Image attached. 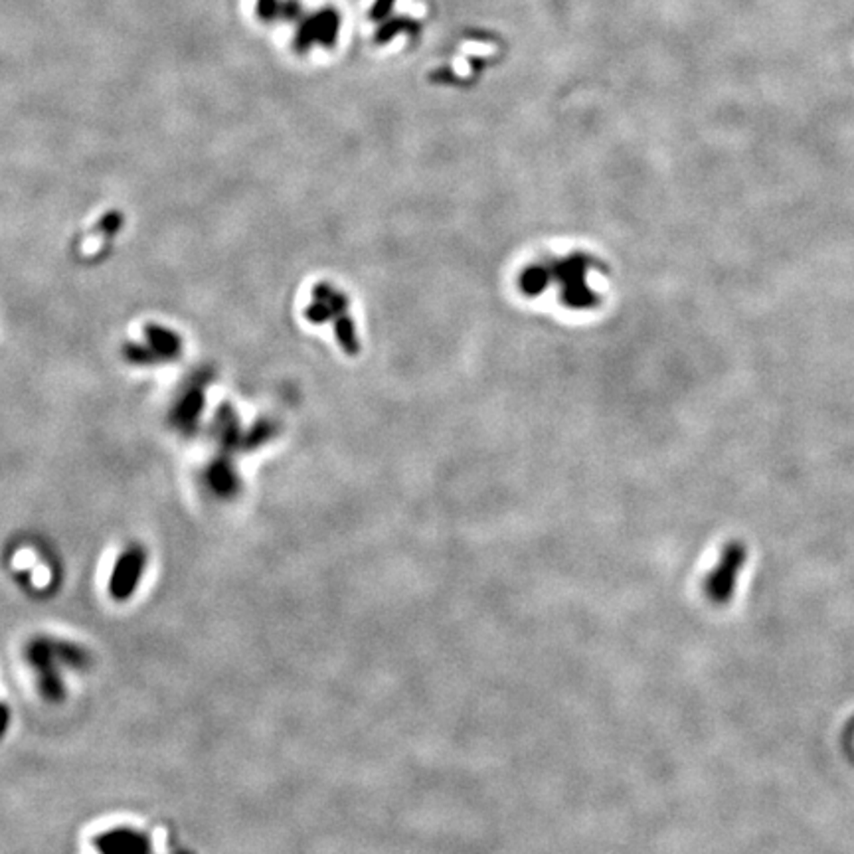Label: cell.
Wrapping results in <instances>:
<instances>
[{
    "label": "cell",
    "instance_id": "4",
    "mask_svg": "<svg viewBox=\"0 0 854 854\" xmlns=\"http://www.w3.org/2000/svg\"><path fill=\"white\" fill-rule=\"evenodd\" d=\"M145 565V552L138 548H131L129 552L123 554V558L117 562L115 575H113V592L115 595H129L135 590V583L141 575V570Z\"/></svg>",
    "mask_w": 854,
    "mask_h": 854
},
{
    "label": "cell",
    "instance_id": "3",
    "mask_svg": "<svg viewBox=\"0 0 854 854\" xmlns=\"http://www.w3.org/2000/svg\"><path fill=\"white\" fill-rule=\"evenodd\" d=\"M743 562H746V550H743L740 544H730L728 548L724 550L722 562L708 582L710 595L714 600L724 601L730 598L734 582H736L738 570Z\"/></svg>",
    "mask_w": 854,
    "mask_h": 854
},
{
    "label": "cell",
    "instance_id": "6",
    "mask_svg": "<svg viewBox=\"0 0 854 854\" xmlns=\"http://www.w3.org/2000/svg\"><path fill=\"white\" fill-rule=\"evenodd\" d=\"M202 404H204V398H202V390H188L184 394V398L182 402L178 404V410H176V423L178 425H188V423H194V420L198 418V415H200V410H202Z\"/></svg>",
    "mask_w": 854,
    "mask_h": 854
},
{
    "label": "cell",
    "instance_id": "1",
    "mask_svg": "<svg viewBox=\"0 0 854 854\" xmlns=\"http://www.w3.org/2000/svg\"><path fill=\"white\" fill-rule=\"evenodd\" d=\"M593 270V262L588 255H572L560 262L546 265H530L520 277L524 293H542L550 281L560 285V299L572 309H590L595 303V295L590 289L588 273Z\"/></svg>",
    "mask_w": 854,
    "mask_h": 854
},
{
    "label": "cell",
    "instance_id": "2",
    "mask_svg": "<svg viewBox=\"0 0 854 854\" xmlns=\"http://www.w3.org/2000/svg\"><path fill=\"white\" fill-rule=\"evenodd\" d=\"M307 319L316 325L334 321L336 339L346 354L359 352V336L349 313V299L329 283H319L313 289V303L307 309Z\"/></svg>",
    "mask_w": 854,
    "mask_h": 854
},
{
    "label": "cell",
    "instance_id": "5",
    "mask_svg": "<svg viewBox=\"0 0 854 854\" xmlns=\"http://www.w3.org/2000/svg\"><path fill=\"white\" fill-rule=\"evenodd\" d=\"M147 349L151 351L153 359L158 360H171L181 354V339L171 331L163 329V326H148L147 329Z\"/></svg>",
    "mask_w": 854,
    "mask_h": 854
}]
</instances>
